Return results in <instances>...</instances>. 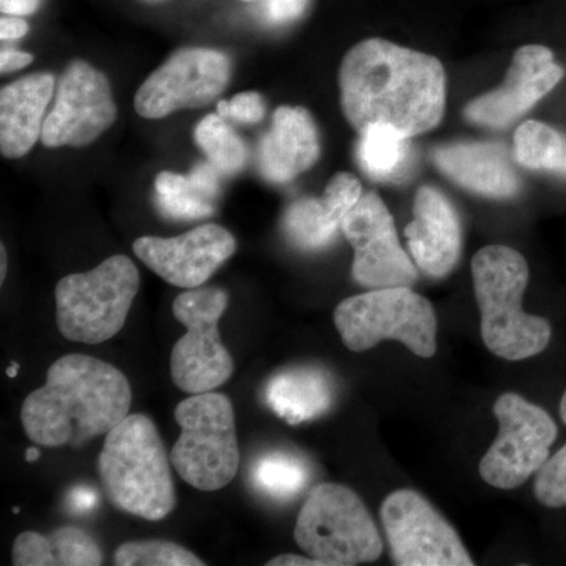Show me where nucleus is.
<instances>
[{"label":"nucleus","mask_w":566,"mask_h":566,"mask_svg":"<svg viewBox=\"0 0 566 566\" xmlns=\"http://www.w3.org/2000/svg\"><path fill=\"white\" fill-rule=\"evenodd\" d=\"M334 323L346 348L367 352L382 340H398L416 356L438 349L433 305L411 286H387L357 294L335 307Z\"/></svg>","instance_id":"nucleus-6"},{"label":"nucleus","mask_w":566,"mask_h":566,"mask_svg":"<svg viewBox=\"0 0 566 566\" xmlns=\"http://www.w3.org/2000/svg\"><path fill=\"white\" fill-rule=\"evenodd\" d=\"M268 566H324L323 562L316 560L311 556H294V554H283V556L271 558Z\"/></svg>","instance_id":"nucleus-37"},{"label":"nucleus","mask_w":566,"mask_h":566,"mask_svg":"<svg viewBox=\"0 0 566 566\" xmlns=\"http://www.w3.org/2000/svg\"><path fill=\"white\" fill-rule=\"evenodd\" d=\"M133 251L153 273L180 289H199L237 251L229 230L216 223L197 227L175 238L144 237Z\"/></svg>","instance_id":"nucleus-16"},{"label":"nucleus","mask_w":566,"mask_h":566,"mask_svg":"<svg viewBox=\"0 0 566 566\" xmlns=\"http://www.w3.org/2000/svg\"><path fill=\"white\" fill-rule=\"evenodd\" d=\"M98 505V493L88 486H76L70 491L69 506L73 513H91Z\"/></svg>","instance_id":"nucleus-33"},{"label":"nucleus","mask_w":566,"mask_h":566,"mask_svg":"<svg viewBox=\"0 0 566 566\" xmlns=\"http://www.w3.org/2000/svg\"><path fill=\"white\" fill-rule=\"evenodd\" d=\"M197 145L207 155L208 161L219 172L233 175L240 172L248 161V148L243 139L230 128L226 118L219 114L205 117L193 132Z\"/></svg>","instance_id":"nucleus-28"},{"label":"nucleus","mask_w":566,"mask_h":566,"mask_svg":"<svg viewBox=\"0 0 566 566\" xmlns=\"http://www.w3.org/2000/svg\"><path fill=\"white\" fill-rule=\"evenodd\" d=\"M534 493L547 509L566 506V444L536 472Z\"/></svg>","instance_id":"nucleus-30"},{"label":"nucleus","mask_w":566,"mask_h":566,"mask_svg":"<svg viewBox=\"0 0 566 566\" xmlns=\"http://www.w3.org/2000/svg\"><path fill=\"white\" fill-rule=\"evenodd\" d=\"M472 279L486 348L506 360H524L545 352L553 327L523 308L526 259L509 245H486L472 260Z\"/></svg>","instance_id":"nucleus-3"},{"label":"nucleus","mask_w":566,"mask_h":566,"mask_svg":"<svg viewBox=\"0 0 566 566\" xmlns=\"http://www.w3.org/2000/svg\"><path fill=\"white\" fill-rule=\"evenodd\" d=\"M43 0H0V11L10 17H31Z\"/></svg>","instance_id":"nucleus-36"},{"label":"nucleus","mask_w":566,"mask_h":566,"mask_svg":"<svg viewBox=\"0 0 566 566\" xmlns=\"http://www.w3.org/2000/svg\"><path fill=\"white\" fill-rule=\"evenodd\" d=\"M50 73H35L6 85L0 93V150L3 158L28 155L43 133L44 111L54 95Z\"/></svg>","instance_id":"nucleus-21"},{"label":"nucleus","mask_w":566,"mask_h":566,"mask_svg":"<svg viewBox=\"0 0 566 566\" xmlns=\"http://www.w3.org/2000/svg\"><path fill=\"white\" fill-rule=\"evenodd\" d=\"M132 386L114 365L85 354H69L48 370L21 409L25 434L44 447H80L107 434L129 416Z\"/></svg>","instance_id":"nucleus-2"},{"label":"nucleus","mask_w":566,"mask_h":566,"mask_svg":"<svg viewBox=\"0 0 566 566\" xmlns=\"http://www.w3.org/2000/svg\"><path fill=\"white\" fill-rule=\"evenodd\" d=\"M515 158L531 170L566 177V136L543 122H524L515 133Z\"/></svg>","instance_id":"nucleus-26"},{"label":"nucleus","mask_w":566,"mask_h":566,"mask_svg":"<svg viewBox=\"0 0 566 566\" xmlns=\"http://www.w3.org/2000/svg\"><path fill=\"white\" fill-rule=\"evenodd\" d=\"M338 84L346 120L359 134L386 125L412 139L444 117L442 63L389 40H364L346 52Z\"/></svg>","instance_id":"nucleus-1"},{"label":"nucleus","mask_w":566,"mask_h":566,"mask_svg":"<svg viewBox=\"0 0 566 566\" xmlns=\"http://www.w3.org/2000/svg\"><path fill=\"white\" fill-rule=\"evenodd\" d=\"M319 136L311 112L282 106L273 115V128L263 137L259 150L260 172L268 181H292L318 161Z\"/></svg>","instance_id":"nucleus-18"},{"label":"nucleus","mask_w":566,"mask_h":566,"mask_svg":"<svg viewBox=\"0 0 566 566\" xmlns=\"http://www.w3.org/2000/svg\"><path fill=\"white\" fill-rule=\"evenodd\" d=\"M2 251V268H0V282H3V279H6L7 273V253L6 248L0 249Z\"/></svg>","instance_id":"nucleus-39"},{"label":"nucleus","mask_w":566,"mask_h":566,"mask_svg":"<svg viewBox=\"0 0 566 566\" xmlns=\"http://www.w3.org/2000/svg\"><path fill=\"white\" fill-rule=\"evenodd\" d=\"M363 185L352 174L334 175L322 199L294 202L283 216V230L304 251H319L333 243L346 214L363 197Z\"/></svg>","instance_id":"nucleus-20"},{"label":"nucleus","mask_w":566,"mask_h":566,"mask_svg":"<svg viewBox=\"0 0 566 566\" xmlns=\"http://www.w3.org/2000/svg\"><path fill=\"white\" fill-rule=\"evenodd\" d=\"M266 401L286 423L308 422L333 406V381L319 368H292L271 378L266 387Z\"/></svg>","instance_id":"nucleus-22"},{"label":"nucleus","mask_w":566,"mask_h":566,"mask_svg":"<svg viewBox=\"0 0 566 566\" xmlns=\"http://www.w3.org/2000/svg\"><path fill=\"white\" fill-rule=\"evenodd\" d=\"M18 371H20V365L18 364H11V367L7 368V376L9 378H14V376L18 375Z\"/></svg>","instance_id":"nucleus-41"},{"label":"nucleus","mask_w":566,"mask_h":566,"mask_svg":"<svg viewBox=\"0 0 566 566\" xmlns=\"http://www.w3.org/2000/svg\"><path fill=\"white\" fill-rule=\"evenodd\" d=\"M560 417H562V420H564V423L566 424V390H565L564 395H562Z\"/></svg>","instance_id":"nucleus-40"},{"label":"nucleus","mask_w":566,"mask_h":566,"mask_svg":"<svg viewBox=\"0 0 566 566\" xmlns=\"http://www.w3.org/2000/svg\"><path fill=\"white\" fill-rule=\"evenodd\" d=\"M219 174L211 164H199L186 177L167 170L159 174L155 180L159 210L182 221L211 216L219 196Z\"/></svg>","instance_id":"nucleus-24"},{"label":"nucleus","mask_w":566,"mask_h":566,"mask_svg":"<svg viewBox=\"0 0 566 566\" xmlns=\"http://www.w3.org/2000/svg\"><path fill=\"white\" fill-rule=\"evenodd\" d=\"M262 95L255 92L238 93L229 103V117L240 123H259L264 117Z\"/></svg>","instance_id":"nucleus-32"},{"label":"nucleus","mask_w":566,"mask_h":566,"mask_svg":"<svg viewBox=\"0 0 566 566\" xmlns=\"http://www.w3.org/2000/svg\"><path fill=\"white\" fill-rule=\"evenodd\" d=\"M564 76V66L549 48L526 44L513 55L504 84L464 107L465 120L485 128H506L553 92Z\"/></svg>","instance_id":"nucleus-15"},{"label":"nucleus","mask_w":566,"mask_h":566,"mask_svg":"<svg viewBox=\"0 0 566 566\" xmlns=\"http://www.w3.org/2000/svg\"><path fill=\"white\" fill-rule=\"evenodd\" d=\"M357 159L364 172L378 181H400L415 163L409 137L392 126L376 125L360 133Z\"/></svg>","instance_id":"nucleus-25"},{"label":"nucleus","mask_w":566,"mask_h":566,"mask_svg":"<svg viewBox=\"0 0 566 566\" xmlns=\"http://www.w3.org/2000/svg\"><path fill=\"white\" fill-rule=\"evenodd\" d=\"M118 566H203L196 554L180 545L161 539L123 543L114 556Z\"/></svg>","instance_id":"nucleus-29"},{"label":"nucleus","mask_w":566,"mask_h":566,"mask_svg":"<svg viewBox=\"0 0 566 566\" xmlns=\"http://www.w3.org/2000/svg\"><path fill=\"white\" fill-rule=\"evenodd\" d=\"M497 438L480 461V475L488 485L515 490L542 469L556 442L553 417L517 394H504L494 405Z\"/></svg>","instance_id":"nucleus-10"},{"label":"nucleus","mask_w":566,"mask_h":566,"mask_svg":"<svg viewBox=\"0 0 566 566\" xmlns=\"http://www.w3.org/2000/svg\"><path fill=\"white\" fill-rule=\"evenodd\" d=\"M28 32L29 24L21 17L3 14L0 20V39L3 41L22 39Z\"/></svg>","instance_id":"nucleus-35"},{"label":"nucleus","mask_w":566,"mask_h":566,"mask_svg":"<svg viewBox=\"0 0 566 566\" xmlns=\"http://www.w3.org/2000/svg\"><path fill=\"white\" fill-rule=\"evenodd\" d=\"M311 0H262L264 21L271 25H286L304 17Z\"/></svg>","instance_id":"nucleus-31"},{"label":"nucleus","mask_w":566,"mask_h":566,"mask_svg":"<svg viewBox=\"0 0 566 566\" xmlns=\"http://www.w3.org/2000/svg\"><path fill=\"white\" fill-rule=\"evenodd\" d=\"M33 62V55L29 52L17 50H3L0 52V71L2 73H11L24 69L29 63Z\"/></svg>","instance_id":"nucleus-34"},{"label":"nucleus","mask_w":566,"mask_h":566,"mask_svg":"<svg viewBox=\"0 0 566 566\" xmlns=\"http://www.w3.org/2000/svg\"><path fill=\"white\" fill-rule=\"evenodd\" d=\"M412 216L405 229L412 259L430 277H446L460 260L463 240L455 207L439 189L423 186L416 193Z\"/></svg>","instance_id":"nucleus-17"},{"label":"nucleus","mask_w":566,"mask_h":566,"mask_svg":"<svg viewBox=\"0 0 566 566\" xmlns=\"http://www.w3.org/2000/svg\"><path fill=\"white\" fill-rule=\"evenodd\" d=\"M294 539L324 566L378 560L382 539L367 506L353 490L322 483L308 494L294 527Z\"/></svg>","instance_id":"nucleus-7"},{"label":"nucleus","mask_w":566,"mask_h":566,"mask_svg":"<svg viewBox=\"0 0 566 566\" xmlns=\"http://www.w3.org/2000/svg\"><path fill=\"white\" fill-rule=\"evenodd\" d=\"M227 305L229 294L221 289H191L174 301L175 318L186 334L174 346L170 374L182 392H211L232 376L233 359L218 329Z\"/></svg>","instance_id":"nucleus-9"},{"label":"nucleus","mask_w":566,"mask_h":566,"mask_svg":"<svg viewBox=\"0 0 566 566\" xmlns=\"http://www.w3.org/2000/svg\"><path fill=\"white\" fill-rule=\"evenodd\" d=\"M342 230L354 249V281L371 290L411 286L417 281L415 263L401 248L392 214L378 193H363Z\"/></svg>","instance_id":"nucleus-14"},{"label":"nucleus","mask_w":566,"mask_h":566,"mask_svg":"<svg viewBox=\"0 0 566 566\" xmlns=\"http://www.w3.org/2000/svg\"><path fill=\"white\" fill-rule=\"evenodd\" d=\"M117 120L109 81L91 63L74 61L59 82L57 98L44 120L48 148H82L98 140Z\"/></svg>","instance_id":"nucleus-13"},{"label":"nucleus","mask_w":566,"mask_h":566,"mask_svg":"<svg viewBox=\"0 0 566 566\" xmlns=\"http://www.w3.org/2000/svg\"><path fill=\"white\" fill-rule=\"evenodd\" d=\"M40 458V450L35 449V447H31V449H28V452H25V460L29 461V463H32V461H36Z\"/></svg>","instance_id":"nucleus-38"},{"label":"nucleus","mask_w":566,"mask_h":566,"mask_svg":"<svg viewBox=\"0 0 566 566\" xmlns=\"http://www.w3.org/2000/svg\"><path fill=\"white\" fill-rule=\"evenodd\" d=\"M243 2H259V0H243Z\"/></svg>","instance_id":"nucleus-42"},{"label":"nucleus","mask_w":566,"mask_h":566,"mask_svg":"<svg viewBox=\"0 0 566 566\" xmlns=\"http://www.w3.org/2000/svg\"><path fill=\"white\" fill-rule=\"evenodd\" d=\"M99 476L112 504L147 521H161L175 509L170 461L150 417L129 415L104 439Z\"/></svg>","instance_id":"nucleus-4"},{"label":"nucleus","mask_w":566,"mask_h":566,"mask_svg":"<svg viewBox=\"0 0 566 566\" xmlns=\"http://www.w3.org/2000/svg\"><path fill=\"white\" fill-rule=\"evenodd\" d=\"M181 433L170 461L188 485L218 491L240 469V447L232 401L227 395L205 392L186 398L175 409Z\"/></svg>","instance_id":"nucleus-8"},{"label":"nucleus","mask_w":566,"mask_h":566,"mask_svg":"<svg viewBox=\"0 0 566 566\" xmlns=\"http://www.w3.org/2000/svg\"><path fill=\"white\" fill-rule=\"evenodd\" d=\"M433 158L450 180L479 196L510 199L520 191V178L501 145L482 142L442 145L436 148Z\"/></svg>","instance_id":"nucleus-19"},{"label":"nucleus","mask_w":566,"mask_h":566,"mask_svg":"<svg viewBox=\"0 0 566 566\" xmlns=\"http://www.w3.org/2000/svg\"><path fill=\"white\" fill-rule=\"evenodd\" d=\"M140 275L125 255H114L88 273L70 274L55 286V319L66 340L99 345L128 318Z\"/></svg>","instance_id":"nucleus-5"},{"label":"nucleus","mask_w":566,"mask_h":566,"mask_svg":"<svg viewBox=\"0 0 566 566\" xmlns=\"http://www.w3.org/2000/svg\"><path fill=\"white\" fill-rule=\"evenodd\" d=\"M381 523L395 565H474L455 528L416 491L398 490L387 495Z\"/></svg>","instance_id":"nucleus-11"},{"label":"nucleus","mask_w":566,"mask_h":566,"mask_svg":"<svg viewBox=\"0 0 566 566\" xmlns=\"http://www.w3.org/2000/svg\"><path fill=\"white\" fill-rule=\"evenodd\" d=\"M232 63L222 52L185 48L145 80L134 98L144 118H164L178 111L200 109L229 85Z\"/></svg>","instance_id":"nucleus-12"},{"label":"nucleus","mask_w":566,"mask_h":566,"mask_svg":"<svg viewBox=\"0 0 566 566\" xmlns=\"http://www.w3.org/2000/svg\"><path fill=\"white\" fill-rule=\"evenodd\" d=\"M253 483L262 493L277 501L293 499L311 480L308 465L286 452L268 453L260 458L252 472Z\"/></svg>","instance_id":"nucleus-27"},{"label":"nucleus","mask_w":566,"mask_h":566,"mask_svg":"<svg viewBox=\"0 0 566 566\" xmlns=\"http://www.w3.org/2000/svg\"><path fill=\"white\" fill-rule=\"evenodd\" d=\"M102 564L103 553L98 543L81 527H61L51 535L22 532L14 539V566H98Z\"/></svg>","instance_id":"nucleus-23"}]
</instances>
